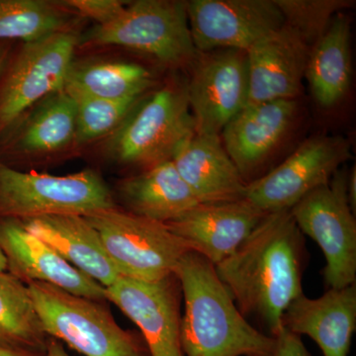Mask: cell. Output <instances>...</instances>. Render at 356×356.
<instances>
[{
	"mask_svg": "<svg viewBox=\"0 0 356 356\" xmlns=\"http://www.w3.org/2000/svg\"><path fill=\"white\" fill-rule=\"evenodd\" d=\"M348 172L339 168L331 181L290 209L304 236L324 252L325 282L334 289L356 282V220L348 196Z\"/></svg>",
	"mask_w": 356,
	"mask_h": 356,
	"instance_id": "9c48e42d",
	"label": "cell"
},
{
	"mask_svg": "<svg viewBox=\"0 0 356 356\" xmlns=\"http://www.w3.org/2000/svg\"><path fill=\"white\" fill-rule=\"evenodd\" d=\"M194 133L186 83L172 81L138 102L108 138L106 151L120 165L147 168L172 161Z\"/></svg>",
	"mask_w": 356,
	"mask_h": 356,
	"instance_id": "277c9868",
	"label": "cell"
},
{
	"mask_svg": "<svg viewBox=\"0 0 356 356\" xmlns=\"http://www.w3.org/2000/svg\"><path fill=\"white\" fill-rule=\"evenodd\" d=\"M44 356H72L65 351L64 344L58 339L50 337L47 346L46 355Z\"/></svg>",
	"mask_w": 356,
	"mask_h": 356,
	"instance_id": "1f68e13d",
	"label": "cell"
},
{
	"mask_svg": "<svg viewBox=\"0 0 356 356\" xmlns=\"http://www.w3.org/2000/svg\"><path fill=\"white\" fill-rule=\"evenodd\" d=\"M83 217L99 234L121 276L156 281L175 273L188 248L163 222L121 210L96 211Z\"/></svg>",
	"mask_w": 356,
	"mask_h": 356,
	"instance_id": "52a82bcc",
	"label": "cell"
},
{
	"mask_svg": "<svg viewBox=\"0 0 356 356\" xmlns=\"http://www.w3.org/2000/svg\"><path fill=\"white\" fill-rule=\"evenodd\" d=\"M275 344L270 356H312L302 341L301 337L282 327L274 337Z\"/></svg>",
	"mask_w": 356,
	"mask_h": 356,
	"instance_id": "f546056e",
	"label": "cell"
},
{
	"mask_svg": "<svg viewBox=\"0 0 356 356\" xmlns=\"http://www.w3.org/2000/svg\"><path fill=\"white\" fill-rule=\"evenodd\" d=\"M145 95L119 100L72 96L76 104V147L113 135Z\"/></svg>",
	"mask_w": 356,
	"mask_h": 356,
	"instance_id": "4316f807",
	"label": "cell"
},
{
	"mask_svg": "<svg viewBox=\"0 0 356 356\" xmlns=\"http://www.w3.org/2000/svg\"><path fill=\"white\" fill-rule=\"evenodd\" d=\"M115 207L108 185L95 170L53 175L21 172L0 161V219L83 216Z\"/></svg>",
	"mask_w": 356,
	"mask_h": 356,
	"instance_id": "8992f818",
	"label": "cell"
},
{
	"mask_svg": "<svg viewBox=\"0 0 356 356\" xmlns=\"http://www.w3.org/2000/svg\"><path fill=\"white\" fill-rule=\"evenodd\" d=\"M76 104L65 90L56 91L21 115L0 138V161L50 158L76 147Z\"/></svg>",
	"mask_w": 356,
	"mask_h": 356,
	"instance_id": "5bb4252c",
	"label": "cell"
},
{
	"mask_svg": "<svg viewBox=\"0 0 356 356\" xmlns=\"http://www.w3.org/2000/svg\"><path fill=\"white\" fill-rule=\"evenodd\" d=\"M297 107L296 99L247 105L222 131V145L243 179L264 163L286 135Z\"/></svg>",
	"mask_w": 356,
	"mask_h": 356,
	"instance_id": "d6986e66",
	"label": "cell"
},
{
	"mask_svg": "<svg viewBox=\"0 0 356 356\" xmlns=\"http://www.w3.org/2000/svg\"><path fill=\"white\" fill-rule=\"evenodd\" d=\"M154 86L151 70L135 63L114 60H74L65 90L70 96L105 99L140 97Z\"/></svg>",
	"mask_w": 356,
	"mask_h": 356,
	"instance_id": "cb8c5ba5",
	"label": "cell"
},
{
	"mask_svg": "<svg viewBox=\"0 0 356 356\" xmlns=\"http://www.w3.org/2000/svg\"><path fill=\"white\" fill-rule=\"evenodd\" d=\"M351 72L350 21L339 13L312 47L307 63L305 77L318 106L332 109L343 102L350 90Z\"/></svg>",
	"mask_w": 356,
	"mask_h": 356,
	"instance_id": "603a6c76",
	"label": "cell"
},
{
	"mask_svg": "<svg viewBox=\"0 0 356 356\" xmlns=\"http://www.w3.org/2000/svg\"><path fill=\"white\" fill-rule=\"evenodd\" d=\"M27 287L49 337L84 356H149L144 339L117 324L107 301L77 296L38 281Z\"/></svg>",
	"mask_w": 356,
	"mask_h": 356,
	"instance_id": "3957f363",
	"label": "cell"
},
{
	"mask_svg": "<svg viewBox=\"0 0 356 356\" xmlns=\"http://www.w3.org/2000/svg\"><path fill=\"white\" fill-rule=\"evenodd\" d=\"M0 250L6 271L21 282L50 283L86 298L107 301L105 288L81 273L60 255L28 232L17 219H0Z\"/></svg>",
	"mask_w": 356,
	"mask_h": 356,
	"instance_id": "2e32d148",
	"label": "cell"
},
{
	"mask_svg": "<svg viewBox=\"0 0 356 356\" xmlns=\"http://www.w3.org/2000/svg\"><path fill=\"white\" fill-rule=\"evenodd\" d=\"M49 339L27 285L0 271V348L44 356Z\"/></svg>",
	"mask_w": 356,
	"mask_h": 356,
	"instance_id": "d4e9b609",
	"label": "cell"
},
{
	"mask_svg": "<svg viewBox=\"0 0 356 356\" xmlns=\"http://www.w3.org/2000/svg\"><path fill=\"white\" fill-rule=\"evenodd\" d=\"M186 13L198 54L248 51L285 24L275 0H191Z\"/></svg>",
	"mask_w": 356,
	"mask_h": 356,
	"instance_id": "8fae6325",
	"label": "cell"
},
{
	"mask_svg": "<svg viewBox=\"0 0 356 356\" xmlns=\"http://www.w3.org/2000/svg\"><path fill=\"white\" fill-rule=\"evenodd\" d=\"M310 50L286 24L257 42L247 51L248 105L296 99Z\"/></svg>",
	"mask_w": 356,
	"mask_h": 356,
	"instance_id": "e0dca14e",
	"label": "cell"
},
{
	"mask_svg": "<svg viewBox=\"0 0 356 356\" xmlns=\"http://www.w3.org/2000/svg\"><path fill=\"white\" fill-rule=\"evenodd\" d=\"M350 143L341 136H317L271 172L248 182L245 199L264 213L290 210L318 187L331 181L350 159Z\"/></svg>",
	"mask_w": 356,
	"mask_h": 356,
	"instance_id": "30bf717a",
	"label": "cell"
},
{
	"mask_svg": "<svg viewBox=\"0 0 356 356\" xmlns=\"http://www.w3.org/2000/svg\"><path fill=\"white\" fill-rule=\"evenodd\" d=\"M20 221L28 232L103 287L113 284L120 276L99 234L83 216L47 215Z\"/></svg>",
	"mask_w": 356,
	"mask_h": 356,
	"instance_id": "44dd1931",
	"label": "cell"
},
{
	"mask_svg": "<svg viewBox=\"0 0 356 356\" xmlns=\"http://www.w3.org/2000/svg\"><path fill=\"white\" fill-rule=\"evenodd\" d=\"M282 327L308 336L324 356H348L356 330V284L311 299L301 295L283 314Z\"/></svg>",
	"mask_w": 356,
	"mask_h": 356,
	"instance_id": "ac0fdd59",
	"label": "cell"
},
{
	"mask_svg": "<svg viewBox=\"0 0 356 356\" xmlns=\"http://www.w3.org/2000/svg\"><path fill=\"white\" fill-rule=\"evenodd\" d=\"M79 46L123 47L168 67L192 65L199 55L191 38L186 2L177 0L129 2L116 19L81 35Z\"/></svg>",
	"mask_w": 356,
	"mask_h": 356,
	"instance_id": "5b68a950",
	"label": "cell"
},
{
	"mask_svg": "<svg viewBox=\"0 0 356 356\" xmlns=\"http://www.w3.org/2000/svg\"><path fill=\"white\" fill-rule=\"evenodd\" d=\"M175 274L185 311L180 324L184 356H270L275 339L243 317L212 262L189 250Z\"/></svg>",
	"mask_w": 356,
	"mask_h": 356,
	"instance_id": "7a4b0ae2",
	"label": "cell"
},
{
	"mask_svg": "<svg viewBox=\"0 0 356 356\" xmlns=\"http://www.w3.org/2000/svg\"><path fill=\"white\" fill-rule=\"evenodd\" d=\"M289 26L305 42L314 46L331 25L334 16L350 8V0H275Z\"/></svg>",
	"mask_w": 356,
	"mask_h": 356,
	"instance_id": "83f0119b",
	"label": "cell"
},
{
	"mask_svg": "<svg viewBox=\"0 0 356 356\" xmlns=\"http://www.w3.org/2000/svg\"><path fill=\"white\" fill-rule=\"evenodd\" d=\"M79 43L69 30L11 49L0 70V138L33 105L64 89Z\"/></svg>",
	"mask_w": 356,
	"mask_h": 356,
	"instance_id": "ba28073f",
	"label": "cell"
},
{
	"mask_svg": "<svg viewBox=\"0 0 356 356\" xmlns=\"http://www.w3.org/2000/svg\"><path fill=\"white\" fill-rule=\"evenodd\" d=\"M198 55L186 81L195 132L221 135L248 102L247 51L219 50Z\"/></svg>",
	"mask_w": 356,
	"mask_h": 356,
	"instance_id": "7c38bea8",
	"label": "cell"
},
{
	"mask_svg": "<svg viewBox=\"0 0 356 356\" xmlns=\"http://www.w3.org/2000/svg\"><path fill=\"white\" fill-rule=\"evenodd\" d=\"M348 196L351 209L355 213L356 209V170L355 168L348 172Z\"/></svg>",
	"mask_w": 356,
	"mask_h": 356,
	"instance_id": "4dcf8cb0",
	"label": "cell"
},
{
	"mask_svg": "<svg viewBox=\"0 0 356 356\" xmlns=\"http://www.w3.org/2000/svg\"><path fill=\"white\" fill-rule=\"evenodd\" d=\"M72 14L62 1L0 0V42L32 43L69 31Z\"/></svg>",
	"mask_w": 356,
	"mask_h": 356,
	"instance_id": "484cf974",
	"label": "cell"
},
{
	"mask_svg": "<svg viewBox=\"0 0 356 356\" xmlns=\"http://www.w3.org/2000/svg\"><path fill=\"white\" fill-rule=\"evenodd\" d=\"M11 49H13V44H11L10 42H0V70L3 67Z\"/></svg>",
	"mask_w": 356,
	"mask_h": 356,
	"instance_id": "d6a6232c",
	"label": "cell"
},
{
	"mask_svg": "<svg viewBox=\"0 0 356 356\" xmlns=\"http://www.w3.org/2000/svg\"><path fill=\"white\" fill-rule=\"evenodd\" d=\"M62 3L76 15L95 21L96 25H105L116 19L129 2L121 0H67Z\"/></svg>",
	"mask_w": 356,
	"mask_h": 356,
	"instance_id": "f1b7e54d",
	"label": "cell"
},
{
	"mask_svg": "<svg viewBox=\"0 0 356 356\" xmlns=\"http://www.w3.org/2000/svg\"><path fill=\"white\" fill-rule=\"evenodd\" d=\"M199 203L245 198L247 182L229 158L220 135L194 133L172 159Z\"/></svg>",
	"mask_w": 356,
	"mask_h": 356,
	"instance_id": "ffe728a7",
	"label": "cell"
},
{
	"mask_svg": "<svg viewBox=\"0 0 356 356\" xmlns=\"http://www.w3.org/2000/svg\"><path fill=\"white\" fill-rule=\"evenodd\" d=\"M0 356H39L34 353H26V351L7 350L0 348Z\"/></svg>",
	"mask_w": 356,
	"mask_h": 356,
	"instance_id": "836d02e7",
	"label": "cell"
},
{
	"mask_svg": "<svg viewBox=\"0 0 356 356\" xmlns=\"http://www.w3.org/2000/svg\"><path fill=\"white\" fill-rule=\"evenodd\" d=\"M305 236L290 210L267 213L233 254L215 266L243 317L274 337L290 304L303 295Z\"/></svg>",
	"mask_w": 356,
	"mask_h": 356,
	"instance_id": "6da1fadb",
	"label": "cell"
},
{
	"mask_svg": "<svg viewBox=\"0 0 356 356\" xmlns=\"http://www.w3.org/2000/svg\"><path fill=\"white\" fill-rule=\"evenodd\" d=\"M119 196L128 212L159 222H172L199 203L172 161L125 178Z\"/></svg>",
	"mask_w": 356,
	"mask_h": 356,
	"instance_id": "7402d4cb",
	"label": "cell"
},
{
	"mask_svg": "<svg viewBox=\"0 0 356 356\" xmlns=\"http://www.w3.org/2000/svg\"><path fill=\"white\" fill-rule=\"evenodd\" d=\"M0 271H6V261L1 250H0Z\"/></svg>",
	"mask_w": 356,
	"mask_h": 356,
	"instance_id": "e575fe53",
	"label": "cell"
},
{
	"mask_svg": "<svg viewBox=\"0 0 356 356\" xmlns=\"http://www.w3.org/2000/svg\"><path fill=\"white\" fill-rule=\"evenodd\" d=\"M266 215L243 198L231 202L198 203L165 225L189 250L216 266L236 252Z\"/></svg>",
	"mask_w": 356,
	"mask_h": 356,
	"instance_id": "9a60e30c",
	"label": "cell"
},
{
	"mask_svg": "<svg viewBox=\"0 0 356 356\" xmlns=\"http://www.w3.org/2000/svg\"><path fill=\"white\" fill-rule=\"evenodd\" d=\"M181 296L175 273L156 281L120 275L105 288V299L140 327L149 356H184L180 346Z\"/></svg>",
	"mask_w": 356,
	"mask_h": 356,
	"instance_id": "4fadbf2b",
	"label": "cell"
}]
</instances>
